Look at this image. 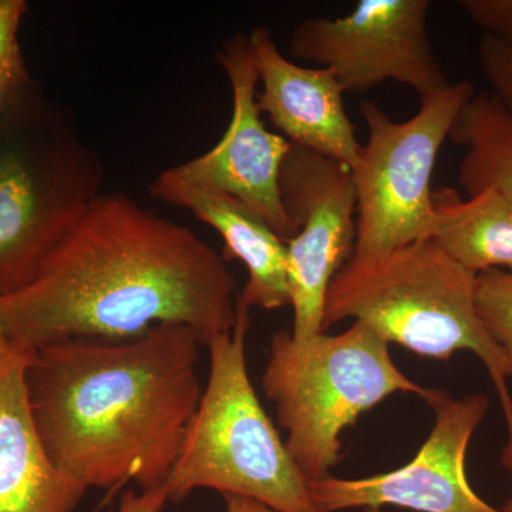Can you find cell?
<instances>
[{
  "label": "cell",
  "mask_w": 512,
  "mask_h": 512,
  "mask_svg": "<svg viewBox=\"0 0 512 512\" xmlns=\"http://www.w3.org/2000/svg\"><path fill=\"white\" fill-rule=\"evenodd\" d=\"M235 293L224 256L194 231L101 192L35 278L0 298V323L9 345L25 350L136 338L164 323L187 326L208 346L234 328Z\"/></svg>",
  "instance_id": "1"
},
{
  "label": "cell",
  "mask_w": 512,
  "mask_h": 512,
  "mask_svg": "<svg viewBox=\"0 0 512 512\" xmlns=\"http://www.w3.org/2000/svg\"><path fill=\"white\" fill-rule=\"evenodd\" d=\"M201 342L183 325L32 350L26 393L53 466L82 487H165L200 404Z\"/></svg>",
  "instance_id": "2"
},
{
  "label": "cell",
  "mask_w": 512,
  "mask_h": 512,
  "mask_svg": "<svg viewBox=\"0 0 512 512\" xmlns=\"http://www.w3.org/2000/svg\"><path fill=\"white\" fill-rule=\"evenodd\" d=\"M476 276L434 239L370 258H350L330 282L323 329L353 319L387 343L416 355L450 360L473 352L484 363L512 434V397L503 352L476 308Z\"/></svg>",
  "instance_id": "3"
},
{
  "label": "cell",
  "mask_w": 512,
  "mask_h": 512,
  "mask_svg": "<svg viewBox=\"0 0 512 512\" xmlns=\"http://www.w3.org/2000/svg\"><path fill=\"white\" fill-rule=\"evenodd\" d=\"M104 175L72 111L33 79L0 114V298L35 278Z\"/></svg>",
  "instance_id": "4"
},
{
  "label": "cell",
  "mask_w": 512,
  "mask_h": 512,
  "mask_svg": "<svg viewBox=\"0 0 512 512\" xmlns=\"http://www.w3.org/2000/svg\"><path fill=\"white\" fill-rule=\"evenodd\" d=\"M249 311L237 301L234 328L208 343L210 376L165 483L168 501L181 503L192 491L210 488L252 498L276 512H319L309 481L249 379Z\"/></svg>",
  "instance_id": "5"
},
{
  "label": "cell",
  "mask_w": 512,
  "mask_h": 512,
  "mask_svg": "<svg viewBox=\"0 0 512 512\" xmlns=\"http://www.w3.org/2000/svg\"><path fill=\"white\" fill-rule=\"evenodd\" d=\"M262 387L275 404L286 448L308 481L330 476L340 460V436L363 413L396 393L429 403L437 392L403 375L389 343L362 322L308 340L279 330L269 345Z\"/></svg>",
  "instance_id": "6"
},
{
  "label": "cell",
  "mask_w": 512,
  "mask_h": 512,
  "mask_svg": "<svg viewBox=\"0 0 512 512\" xmlns=\"http://www.w3.org/2000/svg\"><path fill=\"white\" fill-rule=\"evenodd\" d=\"M474 94L466 80L450 83L420 97L419 110L404 121H394L372 101L362 103L369 138L352 168L357 200L352 258L433 239L434 167L454 121Z\"/></svg>",
  "instance_id": "7"
},
{
  "label": "cell",
  "mask_w": 512,
  "mask_h": 512,
  "mask_svg": "<svg viewBox=\"0 0 512 512\" xmlns=\"http://www.w3.org/2000/svg\"><path fill=\"white\" fill-rule=\"evenodd\" d=\"M429 9V0H362L342 18L303 20L289 52L328 67L345 93L396 82L429 96L450 84L427 33Z\"/></svg>",
  "instance_id": "8"
},
{
  "label": "cell",
  "mask_w": 512,
  "mask_h": 512,
  "mask_svg": "<svg viewBox=\"0 0 512 512\" xmlns=\"http://www.w3.org/2000/svg\"><path fill=\"white\" fill-rule=\"evenodd\" d=\"M282 205L296 227L286 245L292 336L323 333L330 282L352 258L357 200L352 170L333 158L292 144L279 177Z\"/></svg>",
  "instance_id": "9"
},
{
  "label": "cell",
  "mask_w": 512,
  "mask_h": 512,
  "mask_svg": "<svg viewBox=\"0 0 512 512\" xmlns=\"http://www.w3.org/2000/svg\"><path fill=\"white\" fill-rule=\"evenodd\" d=\"M427 404L436 419L410 463L379 476L309 481L318 511L380 510L394 505L417 512H500L474 493L466 473L468 446L487 414L488 397L468 394L454 399L437 390Z\"/></svg>",
  "instance_id": "10"
},
{
  "label": "cell",
  "mask_w": 512,
  "mask_h": 512,
  "mask_svg": "<svg viewBox=\"0 0 512 512\" xmlns=\"http://www.w3.org/2000/svg\"><path fill=\"white\" fill-rule=\"evenodd\" d=\"M217 60L232 90V116L217 146L171 168L185 183L241 201L268 222L276 235L291 239L296 227L282 205L279 177L292 143L266 130L256 86L259 74L249 36L224 40Z\"/></svg>",
  "instance_id": "11"
},
{
  "label": "cell",
  "mask_w": 512,
  "mask_h": 512,
  "mask_svg": "<svg viewBox=\"0 0 512 512\" xmlns=\"http://www.w3.org/2000/svg\"><path fill=\"white\" fill-rule=\"evenodd\" d=\"M262 92L259 110L292 144L348 165L359 160L356 130L346 113L342 86L328 67H302L286 59L268 29L249 35Z\"/></svg>",
  "instance_id": "12"
},
{
  "label": "cell",
  "mask_w": 512,
  "mask_h": 512,
  "mask_svg": "<svg viewBox=\"0 0 512 512\" xmlns=\"http://www.w3.org/2000/svg\"><path fill=\"white\" fill-rule=\"evenodd\" d=\"M32 350L0 359V512H74L86 488L60 473L30 414L25 370Z\"/></svg>",
  "instance_id": "13"
},
{
  "label": "cell",
  "mask_w": 512,
  "mask_h": 512,
  "mask_svg": "<svg viewBox=\"0 0 512 512\" xmlns=\"http://www.w3.org/2000/svg\"><path fill=\"white\" fill-rule=\"evenodd\" d=\"M150 194L190 211L221 235L225 261L239 259L248 271L238 303L265 311L291 306L286 245L264 218L227 194L185 183L171 168L157 175Z\"/></svg>",
  "instance_id": "14"
},
{
  "label": "cell",
  "mask_w": 512,
  "mask_h": 512,
  "mask_svg": "<svg viewBox=\"0 0 512 512\" xmlns=\"http://www.w3.org/2000/svg\"><path fill=\"white\" fill-rule=\"evenodd\" d=\"M433 239L471 274L512 272V204L488 190L464 200L454 188L433 191Z\"/></svg>",
  "instance_id": "15"
},
{
  "label": "cell",
  "mask_w": 512,
  "mask_h": 512,
  "mask_svg": "<svg viewBox=\"0 0 512 512\" xmlns=\"http://www.w3.org/2000/svg\"><path fill=\"white\" fill-rule=\"evenodd\" d=\"M448 138L467 148L458 178L468 197L493 190L512 204V110L493 92L476 93Z\"/></svg>",
  "instance_id": "16"
},
{
  "label": "cell",
  "mask_w": 512,
  "mask_h": 512,
  "mask_svg": "<svg viewBox=\"0 0 512 512\" xmlns=\"http://www.w3.org/2000/svg\"><path fill=\"white\" fill-rule=\"evenodd\" d=\"M476 308L512 377V272L491 269L476 276Z\"/></svg>",
  "instance_id": "17"
},
{
  "label": "cell",
  "mask_w": 512,
  "mask_h": 512,
  "mask_svg": "<svg viewBox=\"0 0 512 512\" xmlns=\"http://www.w3.org/2000/svg\"><path fill=\"white\" fill-rule=\"evenodd\" d=\"M481 69L493 93L512 110V47L485 35L478 49Z\"/></svg>",
  "instance_id": "18"
},
{
  "label": "cell",
  "mask_w": 512,
  "mask_h": 512,
  "mask_svg": "<svg viewBox=\"0 0 512 512\" xmlns=\"http://www.w3.org/2000/svg\"><path fill=\"white\" fill-rule=\"evenodd\" d=\"M26 12L25 0H0V72L28 67L19 40Z\"/></svg>",
  "instance_id": "19"
},
{
  "label": "cell",
  "mask_w": 512,
  "mask_h": 512,
  "mask_svg": "<svg viewBox=\"0 0 512 512\" xmlns=\"http://www.w3.org/2000/svg\"><path fill=\"white\" fill-rule=\"evenodd\" d=\"M460 8L485 35L512 47V0H461Z\"/></svg>",
  "instance_id": "20"
},
{
  "label": "cell",
  "mask_w": 512,
  "mask_h": 512,
  "mask_svg": "<svg viewBox=\"0 0 512 512\" xmlns=\"http://www.w3.org/2000/svg\"><path fill=\"white\" fill-rule=\"evenodd\" d=\"M168 503L167 488L158 487L136 493L128 490L121 497L119 507L114 512H161Z\"/></svg>",
  "instance_id": "21"
},
{
  "label": "cell",
  "mask_w": 512,
  "mask_h": 512,
  "mask_svg": "<svg viewBox=\"0 0 512 512\" xmlns=\"http://www.w3.org/2000/svg\"><path fill=\"white\" fill-rule=\"evenodd\" d=\"M225 501V512H276L268 505L252 500V498L241 497V495H222Z\"/></svg>",
  "instance_id": "22"
},
{
  "label": "cell",
  "mask_w": 512,
  "mask_h": 512,
  "mask_svg": "<svg viewBox=\"0 0 512 512\" xmlns=\"http://www.w3.org/2000/svg\"><path fill=\"white\" fill-rule=\"evenodd\" d=\"M501 463L503 466L507 468L508 471L512 474V434L508 436L507 446L504 448L503 458H501ZM503 512H512V488L510 497H508L507 503L504 505Z\"/></svg>",
  "instance_id": "23"
},
{
  "label": "cell",
  "mask_w": 512,
  "mask_h": 512,
  "mask_svg": "<svg viewBox=\"0 0 512 512\" xmlns=\"http://www.w3.org/2000/svg\"><path fill=\"white\" fill-rule=\"evenodd\" d=\"M10 345L8 339H6L5 332H3L2 323H0V359L8 355Z\"/></svg>",
  "instance_id": "24"
},
{
  "label": "cell",
  "mask_w": 512,
  "mask_h": 512,
  "mask_svg": "<svg viewBox=\"0 0 512 512\" xmlns=\"http://www.w3.org/2000/svg\"><path fill=\"white\" fill-rule=\"evenodd\" d=\"M365 512H382V510H379V508H367Z\"/></svg>",
  "instance_id": "25"
},
{
  "label": "cell",
  "mask_w": 512,
  "mask_h": 512,
  "mask_svg": "<svg viewBox=\"0 0 512 512\" xmlns=\"http://www.w3.org/2000/svg\"><path fill=\"white\" fill-rule=\"evenodd\" d=\"M500 512H503V511H500Z\"/></svg>",
  "instance_id": "26"
}]
</instances>
